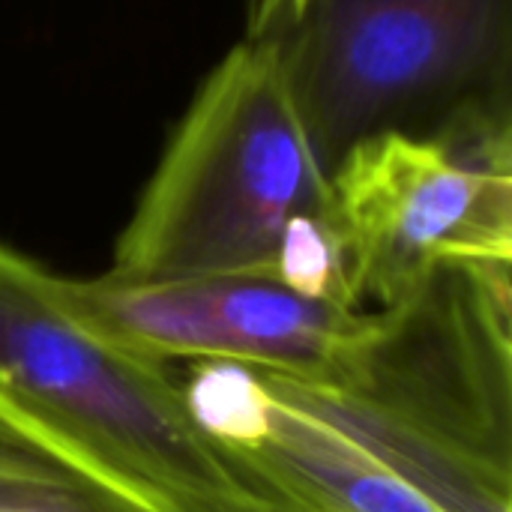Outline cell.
I'll return each mask as SVG.
<instances>
[{
	"label": "cell",
	"instance_id": "obj_1",
	"mask_svg": "<svg viewBox=\"0 0 512 512\" xmlns=\"http://www.w3.org/2000/svg\"><path fill=\"white\" fill-rule=\"evenodd\" d=\"M444 512H512V261H444L372 321L333 384L261 372Z\"/></svg>",
	"mask_w": 512,
	"mask_h": 512
},
{
	"label": "cell",
	"instance_id": "obj_2",
	"mask_svg": "<svg viewBox=\"0 0 512 512\" xmlns=\"http://www.w3.org/2000/svg\"><path fill=\"white\" fill-rule=\"evenodd\" d=\"M114 276L270 273L351 306L330 174L270 48L210 72L114 246Z\"/></svg>",
	"mask_w": 512,
	"mask_h": 512
},
{
	"label": "cell",
	"instance_id": "obj_3",
	"mask_svg": "<svg viewBox=\"0 0 512 512\" xmlns=\"http://www.w3.org/2000/svg\"><path fill=\"white\" fill-rule=\"evenodd\" d=\"M327 168L363 138L512 129V0H249Z\"/></svg>",
	"mask_w": 512,
	"mask_h": 512
},
{
	"label": "cell",
	"instance_id": "obj_4",
	"mask_svg": "<svg viewBox=\"0 0 512 512\" xmlns=\"http://www.w3.org/2000/svg\"><path fill=\"white\" fill-rule=\"evenodd\" d=\"M0 402L162 512H258L270 492L207 438L168 363L81 321L57 276L0 243Z\"/></svg>",
	"mask_w": 512,
	"mask_h": 512
},
{
	"label": "cell",
	"instance_id": "obj_5",
	"mask_svg": "<svg viewBox=\"0 0 512 512\" xmlns=\"http://www.w3.org/2000/svg\"><path fill=\"white\" fill-rule=\"evenodd\" d=\"M348 300L387 309L444 261H512V129L381 132L330 174Z\"/></svg>",
	"mask_w": 512,
	"mask_h": 512
},
{
	"label": "cell",
	"instance_id": "obj_6",
	"mask_svg": "<svg viewBox=\"0 0 512 512\" xmlns=\"http://www.w3.org/2000/svg\"><path fill=\"white\" fill-rule=\"evenodd\" d=\"M57 285L81 321L141 357L234 360L303 384H333L372 321V309L306 297L270 273H102Z\"/></svg>",
	"mask_w": 512,
	"mask_h": 512
},
{
	"label": "cell",
	"instance_id": "obj_7",
	"mask_svg": "<svg viewBox=\"0 0 512 512\" xmlns=\"http://www.w3.org/2000/svg\"><path fill=\"white\" fill-rule=\"evenodd\" d=\"M237 453L312 512H444L351 441L276 399L264 441Z\"/></svg>",
	"mask_w": 512,
	"mask_h": 512
},
{
	"label": "cell",
	"instance_id": "obj_8",
	"mask_svg": "<svg viewBox=\"0 0 512 512\" xmlns=\"http://www.w3.org/2000/svg\"><path fill=\"white\" fill-rule=\"evenodd\" d=\"M0 512H162L0 402Z\"/></svg>",
	"mask_w": 512,
	"mask_h": 512
},
{
	"label": "cell",
	"instance_id": "obj_9",
	"mask_svg": "<svg viewBox=\"0 0 512 512\" xmlns=\"http://www.w3.org/2000/svg\"><path fill=\"white\" fill-rule=\"evenodd\" d=\"M186 408L198 429L234 450H249L270 429L273 399L258 369L234 360H201L183 387Z\"/></svg>",
	"mask_w": 512,
	"mask_h": 512
},
{
	"label": "cell",
	"instance_id": "obj_10",
	"mask_svg": "<svg viewBox=\"0 0 512 512\" xmlns=\"http://www.w3.org/2000/svg\"><path fill=\"white\" fill-rule=\"evenodd\" d=\"M273 489V495H270V501H267V507L258 512H312L306 510L303 504H297V501H291V498H285L276 486H270Z\"/></svg>",
	"mask_w": 512,
	"mask_h": 512
}]
</instances>
